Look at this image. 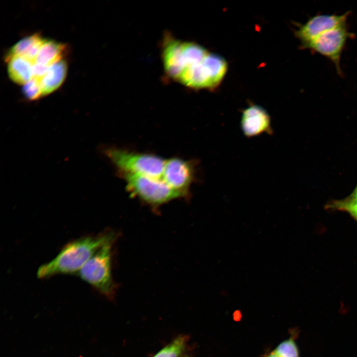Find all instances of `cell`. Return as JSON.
<instances>
[{"mask_svg": "<svg viewBox=\"0 0 357 357\" xmlns=\"http://www.w3.org/2000/svg\"><path fill=\"white\" fill-rule=\"evenodd\" d=\"M294 334L280 343L273 350L279 357H299Z\"/></svg>", "mask_w": 357, "mask_h": 357, "instance_id": "9a60e30c", "label": "cell"}, {"mask_svg": "<svg viewBox=\"0 0 357 357\" xmlns=\"http://www.w3.org/2000/svg\"><path fill=\"white\" fill-rule=\"evenodd\" d=\"M349 14V12L340 15H317L296 31L303 47L329 59L339 72L341 54L350 37L347 24Z\"/></svg>", "mask_w": 357, "mask_h": 357, "instance_id": "7a4b0ae2", "label": "cell"}, {"mask_svg": "<svg viewBox=\"0 0 357 357\" xmlns=\"http://www.w3.org/2000/svg\"><path fill=\"white\" fill-rule=\"evenodd\" d=\"M38 34L25 37L15 44L10 50L6 58L19 56L35 64L38 52L45 41Z\"/></svg>", "mask_w": 357, "mask_h": 357, "instance_id": "30bf717a", "label": "cell"}, {"mask_svg": "<svg viewBox=\"0 0 357 357\" xmlns=\"http://www.w3.org/2000/svg\"><path fill=\"white\" fill-rule=\"evenodd\" d=\"M263 357H279L275 352L273 350L270 353L266 354Z\"/></svg>", "mask_w": 357, "mask_h": 357, "instance_id": "ac0fdd59", "label": "cell"}, {"mask_svg": "<svg viewBox=\"0 0 357 357\" xmlns=\"http://www.w3.org/2000/svg\"><path fill=\"white\" fill-rule=\"evenodd\" d=\"M116 238V234L107 232L89 235L65 244L51 261L39 267L37 277L45 279L57 275L78 274L95 252L108 241Z\"/></svg>", "mask_w": 357, "mask_h": 357, "instance_id": "3957f363", "label": "cell"}, {"mask_svg": "<svg viewBox=\"0 0 357 357\" xmlns=\"http://www.w3.org/2000/svg\"><path fill=\"white\" fill-rule=\"evenodd\" d=\"M105 154L120 174L161 178L166 160L151 154L130 152L116 148L105 150Z\"/></svg>", "mask_w": 357, "mask_h": 357, "instance_id": "277c9868", "label": "cell"}, {"mask_svg": "<svg viewBox=\"0 0 357 357\" xmlns=\"http://www.w3.org/2000/svg\"><path fill=\"white\" fill-rule=\"evenodd\" d=\"M9 78L15 83L24 85L34 76L33 65L26 59L19 56L6 58Z\"/></svg>", "mask_w": 357, "mask_h": 357, "instance_id": "8fae6325", "label": "cell"}, {"mask_svg": "<svg viewBox=\"0 0 357 357\" xmlns=\"http://www.w3.org/2000/svg\"><path fill=\"white\" fill-rule=\"evenodd\" d=\"M23 92L26 98L30 100H37L42 97L40 81L33 77L23 85Z\"/></svg>", "mask_w": 357, "mask_h": 357, "instance_id": "2e32d148", "label": "cell"}, {"mask_svg": "<svg viewBox=\"0 0 357 357\" xmlns=\"http://www.w3.org/2000/svg\"><path fill=\"white\" fill-rule=\"evenodd\" d=\"M121 175L130 193L152 206L158 207L182 196L170 187L162 178Z\"/></svg>", "mask_w": 357, "mask_h": 357, "instance_id": "8992f818", "label": "cell"}, {"mask_svg": "<svg viewBox=\"0 0 357 357\" xmlns=\"http://www.w3.org/2000/svg\"><path fill=\"white\" fill-rule=\"evenodd\" d=\"M348 197L357 200V186L353 192Z\"/></svg>", "mask_w": 357, "mask_h": 357, "instance_id": "e0dca14e", "label": "cell"}, {"mask_svg": "<svg viewBox=\"0 0 357 357\" xmlns=\"http://www.w3.org/2000/svg\"><path fill=\"white\" fill-rule=\"evenodd\" d=\"M326 210L340 211L348 213L357 222V200L349 197L333 200L325 205Z\"/></svg>", "mask_w": 357, "mask_h": 357, "instance_id": "4fadbf2b", "label": "cell"}, {"mask_svg": "<svg viewBox=\"0 0 357 357\" xmlns=\"http://www.w3.org/2000/svg\"><path fill=\"white\" fill-rule=\"evenodd\" d=\"M65 49L62 44L45 39L35 59L33 77L41 78L52 65L63 59Z\"/></svg>", "mask_w": 357, "mask_h": 357, "instance_id": "9c48e42d", "label": "cell"}, {"mask_svg": "<svg viewBox=\"0 0 357 357\" xmlns=\"http://www.w3.org/2000/svg\"><path fill=\"white\" fill-rule=\"evenodd\" d=\"M194 166L190 162L173 158L166 160L162 178L182 196L187 193L194 179Z\"/></svg>", "mask_w": 357, "mask_h": 357, "instance_id": "52a82bcc", "label": "cell"}, {"mask_svg": "<svg viewBox=\"0 0 357 357\" xmlns=\"http://www.w3.org/2000/svg\"><path fill=\"white\" fill-rule=\"evenodd\" d=\"M241 127L244 134L249 137L272 132L269 114L258 105L250 106L243 111Z\"/></svg>", "mask_w": 357, "mask_h": 357, "instance_id": "ba28073f", "label": "cell"}, {"mask_svg": "<svg viewBox=\"0 0 357 357\" xmlns=\"http://www.w3.org/2000/svg\"><path fill=\"white\" fill-rule=\"evenodd\" d=\"M163 70L170 79L193 90L212 89L224 77L226 60L194 42L164 33L161 43Z\"/></svg>", "mask_w": 357, "mask_h": 357, "instance_id": "6da1fadb", "label": "cell"}, {"mask_svg": "<svg viewBox=\"0 0 357 357\" xmlns=\"http://www.w3.org/2000/svg\"><path fill=\"white\" fill-rule=\"evenodd\" d=\"M116 238L103 244L78 273L83 281L109 298L114 295L116 289L112 274V249Z\"/></svg>", "mask_w": 357, "mask_h": 357, "instance_id": "5b68a950", "label": "cell"}, {"mask_svg": "<svg viewBox=\"0 0 357 357\" xmlns=\"http://www.w3.org/2000/svg\"><path fill=\"white\" fill-rule=\"evenodd\" d=\"M67 64L62 59L52 65L40 80L42 97L48 95L60 87L66 76Z\"/></svg>", "mask_w": 357, "mask_h": 357, "instance_id": "7c38bea8", "label": "cell"}, {"mask_svg": "<svg viewBox=\"0 0 357 357\" xmlns=\"http://www.w3.org/2000/svg\"><path fill=\"white\" fill-rule=\"evenodd\" d=\"M186 344V337L179 336L160 350L153 357H179Z\"/></svg>", "mask_w": 357, "mask_h": 357, "instance_id": "5bb4252c", "label": "cell"}]
</instances>
